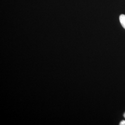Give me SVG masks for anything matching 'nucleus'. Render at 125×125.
<instances>
[{
  "label": "nucleus",
  "instance_id": "3",
  "mask_svg": "<svg viewBox=\"0 0 125 125\" xmlns=\"http://www.w3.org/2000/svg\"><path fill=\"white\" fill-rule=\"evenodd\" d=\"M124 117L125 118V113L124 114Z\"/></svg>",
  "mask_w": 125,
  "mask_h": 125
},
{
  "label": "nucleus",
  "instance_id": "1",
  "mask_svg": "<svg viewBox=\"0 0 125 125\" xmlns=\"http://www.w3.org/2000/svg\"><path fill=\"white\" fill-rule=\"evenodd\" d=\"M120 21L123 27L125 29V15L121 14L120 16Z\"/></svg>",
  "mask_w": 125,
  "mask_h": 125
},
{
  "label": "nucleus",
  "instance_id": "2",
  "mask_svg": "<svg viewBox=\"0 0 125 125\" xmlns=\"http://www.w3.org/2000/svg\"><path fill=\"white\" fill-rule=\"evenodd\" d=\"M120 125H125V120H123V121H122L120 122Z\"/></svg>",
  "mask_w": 125,
  "mask_h": 125
}]
</instances>
